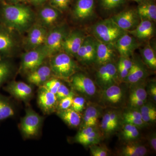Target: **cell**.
Returning <instances> with one entry per match:
<instances>
[{"mask_svg": "<svg viewBox=\"0 0 156 156\" xmlns=\"http://www.w3.org/2000/svg\"><path fill=\"white\" fill-rule=\"evenodd\" d=\"M8 3L9 4H20L21 3L30 2L29 0H7Z\"/></svg>", "mask_w": 156, "mask_h": 156, "instance_id": "cell-51", "label": "cell"}, {"mask_svg": "<svg viewBox=\"0 0 156 156\" xmlns=\"http://www.w3.org/2000/svg\"><path fill=\"white\" fill-rule=\"evenodd\" d=\"M128 32L140 40L150 38L154 33L153 23L147 20H140V22L136 28Z\"/></svg>", "mask_w": 156, "mask_h": 156, "instance_id": "cell-23", "label": "cell"}, {"mask_svg": "<svg viewBox=\"0 0 156 156\" xmlns=\"http://www.w3.org/2000/svg\"><path fill=\"white\" fill-rule=\"evenodd\" d=\"M147 151L145 146L140 143L131 141L122 148L120 154L123 156H144Z\"/></svg>", "mask_w": 156, "mask_h": 156, "instance_id": "cell-27", "label": "cell"}, {"mask_svg": "<svg viewBox=\"0 0 156 156\" xmlns=\"http://www.w3.org/2000/svg\"><path fill=\"white\" fill-rule=\"evenodd\" d=\"M29 1L30 2L32 3L34 5H39L46 2L48 0H29Z\"/></svg>", "mask_w": 156, "mask_h": 156, "instance_id": "cell-52", "label": "cell"}, {"mask_svg": "<svg viewBox=\"0 0 156 156\" xmlns=\"http://www.w3.org/2000/svg\"><path fill=\"white\" fill-rule=\"evenodd\" d=\"M142 56L143 61L148 67L153 70L156 69V56L153 48L147 44L142 49Z\"/></svg>", "mask_w": 156, "mask_h": 156, "instance_id": "cell-30", "label": "cell"}, {"mask_svg": "<svg viewBox=\"0 0 156 156\" xmlns=\"http://www.w3.org/2000/svg\"><path fill=\"white\" fill-rule=\"evenodd\" d=\"M123 97L122 89L117 84H115L103 89L102 100L108 105L116 106L122 102Z\"/></svg>", "mask_w": 156, "mask_h": 156, "instance_id": "cell-21", "label": "cell"}, {"mask_svg": "<svg viewBox=\"0 0 156 156\" xmlns=\"http://www.w3.org/2000/svg\"><path fill=\"white\" fill-rule=\"evenodd\" d=\"M123 120L125 124H129L133 125L136 127H141L144 126L146 123L141 119H134V118H124Z\"/></svg>", "mask_w": 156, "mask_h": 156, "instance_id": "cell-43", "label": "cell"}, {"mask_svg": "<svg viewBox=\"0 0 156 156\" xmlns=\"http://www.w3.org/2000/svg\"><path fill=\"white\" fill-rule=\"evenodd\" d=\"M147 92L144 87L136 86L131 90L129 96V101L135 100H141L146 101Z\"/></svg>", "mask_w": 156, "mask_h": 156, "instance_id": "cell-33", "label": "cell"}, {"mask_svg": "<svg viewBox=\"0 0 156 156\" xmlns=\"http://www.w3.org/2000/svg\"><path fill=\"white\" fill-rule=\"evenodd\" d=\"M86 37L81 30H73L69 33L62 43V49L70 56L76 57Z\"/></svg>", "mask_w": 156, "mask_h": 156, "instance_id": "cell-14", "label": "cell"}, {"mask_svg": "<svg viewBox=\"0 0 156 156\" xmlns=\"http://www.w3.org/2000/svg\"><path fill=\"white\" fill-rule=\"evenodd\" d=\"M94 8V0H77L73 11V16L77 20H85L92 16Z\"/></svg>", "mask_w": 156, "mask_h": 156, "instance_id": "cell-19", "label": "cell"}, {"mask_svg": "<svg viewBox=\"0 0 156 156\" xmlns=\"http://www.w3.org/2000/svg\"><path fill=\"white\" fill-rule=\"evenodd\" d=\"M60 12L52 6H45L38 14L39 23L47 29L53 27L59 19Z\"/></svg>", "mask_w": 156, "mask_h": 156, "instance_id": "cell-18", "label": "cell"}, {"mask_svg": "<svg viewBox=\"0 0 156 156\" xmlns=\"http://www.w3.org/2000/svg\"><path fill=\"white\" fill-rule=\"evenodd\" d=\"M137 127L129 124H125L122 129V138L126 141H133L136 139L139 135Z\"/></svg>", "mask_w": 156, "mask_h": 156, "instance_id": "cell-31", "label": "cell"}, {"mask_svg": "<svg viewBox=\"0 0 156 156\" xmlns=\"http://www.w3.org/2000/svg\"><path fill=\"white\" fill-rule=\"evenodd\" d=\"M96 78L98 85L103 90L118 84L119 78L117 66L113 62L101 66L96 73Z\"/></svg>", "mask_w": 156, "mask_h": 156, "instance_id": "cell-9", "label": "cell"}, {"mask_svg": "<svg viewBox=\"0 0 156 156\" xmlns=\"http://www.w3.org/2000/svg\"><path fill=\"white\" fill-rule=\"evenodd\" d=\"M149 142L151 147L154 151H156V136L155 133H153L149 136Z\"/></svg>", "mask_w": 156, "mask_h": 156, "instance_id": "cell-49", "label": "cell"}, {"mask_svg": "<svg viewBox=\"0 0 156 156\" xmlns=\"http://www.w3.org/2000/svg\"><path fill=\"white\" fill-rule=\"evenodd\" d=\"M50 57L49 65L56 77L69 80L77 72L79 67L76 62L72 56L64 52H59Z\"/></svg>", "mask_w": 156, "mask_h": 156, "instance_id": "cell-2", "label": "cell"}, {"mask_svg": "<svg viewBox=\"0 0 156 156\" xmlns=\"http://www.w3.org/2000/svg\"><path fill=\"white\" fill-rule=\"evenodd\" d=\"M149 92L154 101H156V86L155 83L151 84L149 87Z\"/></svg>", "mask_w": 156, "mask_h": 156, "instance_id": "cell-50", "label": "cell"}, {"mask_svg": "<svg viewBox=\"0 0 156 156\" xmlns=\"http://www.w3.org/2000/svg\"><path fill=\"white\" fill-rule=\"evenodd\" d=\"M71 91L64 84L62 83L57 90L56 95L58 101L63 98L66 97L69 95Z\"/></svg>", "mask_w": 156, "mask_h": 156, "instance_id": "cell-41", "label": "cell"}, {"mask_svg": "<svg viewBox=\"0 0 156 156\" xmlns=\"http://www.w3.org/2000/svg\"><path fill=\"white\" fill-rule=\"evenodd\" d=\"M57 115L66 124L72 128H77L80 125L82 118L80 112L74 110L71 108L58 110Z\"/></svg>", "mask_w": 156, "mask_h": 156, "instance_id": "cell-24", "label": "cell"}, {"mask_svg": "<svg viewBox=\"0 0 156 156\" xmlns=\"http://www.w3.org/2000/svg\"><path fill=\"white\" fill-rule=\"evenodd\" d=\"M73 89L88 96H92L96 92V87L92 79L81 73H76L69 80Z\"/></svg>", "mask_w": 156, "mask_h": 156, "instance_id": "cell-11", "label": "cell"}, {"mask_svg": "<svg viewBox=\"0 0 156 156\" xmlns=\"http://www.w3.org/2000/svg\"><path fill=\"white\" fill-rule=\"evenodd\" d=\"M96 46L97 42L95 38L86 37L76 57L85 64L89 65L94 63L96 58Z\"/></svg>", "mask_w": 156, "mask_h": 156, "instance_id": "cell-13", "label": "cell"}, {"mask_svg": "<svg viewBox=\"0 0 156 156\" xmlns=\"http://www.w3.org/2000/svg\"><path fill=\"white\" fill-rule=\"evenodd\" d=\"M100 113L99 107L93 105L87 107L81 123V129L89 126H96Z\"/></svg>", "mask_w": 156, "mask_h": 156, "instance_id": "cell-26", "label": "cell"}, {"mask_svg": "<svg viewBox=\"0 0 156 156\" xmlns=\"http://www.w3.org/2000/svg\"><path fill=\"white\" fill-rule=\"evenodd\" d=\"M146 101L141 100H135L129 101L130 105L133 108H140L142 106Z\"/></svg>", "mask_w": 156, "mask_h": 156, "instance_id": "cell-48", "label": "cell"}, {"mask_svg": "<svg viewBox=\"0 0 156 156\" xmlns=\"http://www.w3.org/2000/svg\"><path fill=\"white\" fill-rule=\"evenodd\" d=\"M141 114H156L155 107L153 105L145 102L142 106L140 108Z\"/></svg>", "mask_w": 156, "mask_h": 156, "instance_id": "cell-42", "label": "cell"}, {"mask_svg": "<svg viewBox=\"0 0 156 156\" xmlns=\"http://www.w3.org/2000/svg\"><path fill=\"white\" fill-rule=\"evenodd\" d=\"M132 66L129 70L125 81L131 84H138L147 76V71L143 63L138 58L132 60Z\"/></svg>", "mask_w": 156, "mask_h": 156, "instance_id": "cell-22", "label": "cell"}, {"mask_svg": "<svg viewBox=\"0 0 156 156\" xmlns=\"http://www.w3.org/2000/svg\"><path fill=\"white\" fill-rule=\"evenodd\" d=\"M86 103V100L84 98L82 97H74L71 108L74 110L78 112L83 111Z\"/></svg>", "mask_w": 156, "mask_h": 156, "instance_id": "cell-40", "label": "cell"}, {"mask_svg": "<svg viewBox=\"0 0 156 156\" xmlns=\"http://www.w3.org/2000/svg\"><path fill=\"white\" fill-rule=\"evenodd\" d=\"M100 133L98 130L93 131L89 134L75 139L76 142L84 146L92 145L97 144L100 141Z\"/></svg>", "mask_w": 156, "mask_h": 156, "instance_id": "cell-32", "label": "cell"}, {"mask_svg": "<svg viewBox=\"0 0 156 156\" xmlns=\"http://www.w3.org/2000/svg\"><path fill=\"white\" fill-rule=\"evenodd\" d=\"M101 128L105 134L112 133L117 129V127L114 126L111 122L108 112L103 115L101 123Z\"/></svg>", "mask_w": 156, "mask_h": 156, "instance_id": "cell-34", "label": "cell"}, {"mask_svg": "<svg viewBox=\"0 0 156 156\" xmlns=\"http://www.w3.org/2000/svg\"><path fill=\"white\" fill-rule=\"evenodd\" d=\"M141 119L145 123L153 122L156 120V114H141Z\"/></svg>", "mask_w": 156, "mask_h": 156, "instance_id": "cell-47", "label": "cell"}, {"mask_svg": "<svg viewBox=\"0 0 156 156\" xmlns=\"http://www.w3.org/2000/svg\"><path fill=\"white\" fill-rule=\"evenodd\" d=\"M68 33L67 27L63 24L53 27L48 31L43 45L49 57L62 50V43Z\"/></svg>", "mask_w": 156, "mask_h": 156, "instance_id": "cell-7", "label": "cell"}, {"mask_svg": "<svg viewBox=\"0 0 156 156\" xmlns=\"http://www.w3.org/2000/svg\"><path fill=\"white\" fill-rule=\"evenodd\" d=\"M74 97V93L73 91H71L69 95L63 98L58 101L57 105L58 110H62L71 108L72 104L73 99Z\"/></svg>", "mask_w": 156, "mask_h": 156, "instance_id": "cell-37", "label": "cell"}, {"mask_svg": "<svg viewBox=\"0 0 156 156\" xmlns=\"http://www.w3.org/2000/svg\"><path fill=\"white\" fill-rule=\"evenodd\" d=\"M92 144L89 146L90 152L92 156H107L109 155L108 151L102 146Z\"/></svg>", "mask_w": 156, "mask_h": 156, "instance_id": "cell-38", "label": "cell"}, {"mask_svg": "<svg viewBox=\"0 0 156 156\" xmlns=\"http://www.w3.org/2000/svg\"><path fill=\"white\" fill-rule=\"evenodd\" d=\"M140 20H147L152 22L156 20V4L151 0L138 5L136 9Z\"/></svg>", "mask_w": 156, "mask_h": 156, "instance_id": "cell-25", "label": "cell"}, {"mask_svg": "<svg viewBox=\"0 0 156 156\" xmlns=\"http://www.w3.org/2000/svg\"><path fill=\"white\" fill-rule=\"evenodd\" d=\"M48 57L43 45L34 50L26 51L21 57L20 71L27 75L42 65Z\"/></svg>", "mask_w": 156, "mask_h": 156, "instance_id": "cell-5", "label": "cell"}, {"mask_svg": "<svg viewBox=\"0 0 156 156\" xmlns=\"http://www.w3.org/2000/svg\"><path fill=\"white\" fill-rule=\"evenodd\" d=\"M5 0H0V2H4Z\"/></svg>", "mask_w": 156, "mask_h": 156, "instance_id": "cell-54", "label": "cell"}, {"mask_svg": "<svg viewBox=\"0 0 156 156\" xmlns=\"http://www.w3.org/2000/svg\"><path fill=\"white\" fill-rule=\"evenodd\" d=\"M70 2L71 0H50V6L59 11L67 10Z\"/></svg>", "mask_w": 156, "mask_h": 156, "instance_id": "cell-39", "label": "cell"}, {"mask_svg": "<svg viewBox=\"0 0 156 156\" xmlns=\"http://www.w3.org/2000/svg\"><path fill=\"white\" fill-rule=\"evenodd\" d=\"M96 58L95 63L99 66L112 62L116 56V51L113 44L103 43L96 40Z\"/></svg>", "mask_w": 156, "mask_h": 156, "instance_id": "cell-17", "label": "cell"}, {"mask_svg": "<svg viewBox=\"0 0 156 156\" xmlns=\"http://www.w3.org/2000/svg\"><path fill=\"white\" fill-rule=\"evenodd\" d=\"M43 121L41 116L32 109H27L25 115L21 119L19 126L23 137L26 139L37 137L40 133Z\"/></svg>", "mask_w": 156, "mask_h": 156, "instance_id": "cell-6", "label": "cell"}, {"mask_svg": "<svg viewBox=\"0 0 156 156\" xmlns=\"http://www.w3.org/2000/svg\"><path fill=\"white\" fill-rule=\"evenodd\" d=\"M19 33L0 23V59L10 58L19 50Z\"/></svg>", "mask_w": 156, "mask_h": 156, "instance_id": "cell-4", "label": "cell"}, {"mask_svg": "<svg viewBox=\"0 0 156 156\" xmlns=\"http://www.w3.org/2000/svg\"><path fill=\"white\" fill-rule=\"evenodd\" d=\"M35 20V14L27 6L7 3L0 6V23L20 34L27 31Z\"/></svg>", "mask_w": 156, "mask_h": 156, "instance_id": "cell-1", "label": "cell"}, {"mask_svg": "<svg viewBox=\"0 0 156 156\" xmlns=\"http://www.w3.org/2000/svg\"><path fill=\"white\" fill-rule=\"evenodd\" d=\"M37 103L41 110L46 114H50L57 109L58 101L55 94L42 87H39Z\"/></svg>", "mask_w": 156, "mask_h": 156, "instance_id": "cell-15", "label": "cell"}, {"mask_svg": "<svg viewBox=\"0 0 156 156\" xmlns=\"http://www.w3.org/2000/svg\"><path fill=\"white\" fill-rule=\"evenodd\" d=\"M124 118H134L141 119V114L140 111L132 110L126 112L123 116Z\"/></svg>", "mask_w": 156, "mask_h": 156, "instance_id": "cell-46", "label": "cell"}, {"mask_svg": "<svg viewBox=\"0 0 156 156\" xmlns=\"http://www.w3.org/2000/svg\"><path fill=\"white\" fill-rule=\"evenodd\" d=\"M111 18L120 28L127 32L136 28L140 21L136 10L133 9H126Z\"/></svg>", "mask_w": 156, "mask_h": 156, "instance_id": "cell-10", "label": "cell"}, {"mask_svg": "<svg viewBox=\"0 0 156 156\" xmlns=\"http://www.w3.org/2000/svg\"><path fill=\"white\" fill-rule=\"evenodd\" d=\"M13 69L9 58L0 59V88L11 77Z\"/></svg>", "mask_w": 156, "mask_h": 156, "instance_id": "cell-29", "label": "cell"}, {"mask_svg": "<svg viewBox=\"0 0 156 156\" xmlns=\"http://www.w3.org/2000/svg\"><path fill=\"white\" fill-rule=\"evenodd\" d=\"M126 0H100L101 5L106 10H112L122 5Z\"/></svg>", "mask_w": 156, "mask_h": 156, "instance_id": "cell-36", "label": "cell"}, {"mask_svg": "<svg viewBox=\"0 0 156 156\" xmlns=\"http://www.w3.org/2000/svg\"><path fill=\"white\" fill-rule=\"evenodd\" d=\"M15 109L14 104L7 97L0 94V122L14 116Z\"/></svg>", "mask_w": 156, "mask_h": 156, "instance_id": "cell-28", "label": "cell"}, {"mask_svg": "<svg viewBox=\"0 0 156 156\" xmlns=\"http://www.w3.org/2000/svg\"><path fill=\"white\" fill-rule=\"evenodd\" d=\"M126 32L120 28L111 18L98 21L92 27V33L95 38L108 44H114Z\"/></svg>", "mask_w": 156, "mask_h": 156, "instance_id": "cell-3", "label": "cell"}, {"mask_svg": "<svg viewBox=\"0 0 156 156\" xmlns=\"http://www.w3.org/2000/svg\"><path fill=\"white\" fill-rule=\"evenodd\" d=\"M114 46L121 56L130 57L139 44L136 38L127 32L117 40Z\"/></svg>", "mask_w": 156, "mask_h": 156, "instance_id": "cell-16", "label": "cell"}, {"mask_svg": "<svg viewBox=\"0 0 156 156\" xmlns=\"http://www.w3.org/2000/svg\"><path fill=\"white\" fill-rule=\"evenodd\" d=\"M48 29L40 23H34L27 30L23 43L26 51L34 50L44 45L48 33Z\"/></svg>", "mask_w": 156, "mask_h": 156, "instance_id": "cell-8", "label": "cell"}, {"mask_svg": "<svg viewBox=\"0 0 156 156\" xmlns=\"http://www.w3.org/2000/svg\"><path fill=\"white\" fill-rule=\"evenodd\" d=\"M4 89L14 98L24 102L29 101L33 95V89L30 85L19 81H11Z\"/></svg>", "mask_w": 156, "mask_h": 156, "instance_id": "cell-12", "label": "cell"}, {"mask_svg": "<svg viewBox=\"0 0 156 156\" xmlns=\"http://www.w3.org/2000/svg\"><path fill=\"white\" fill-rule=\"evenodd\" d=\"M118 63L129 71L132 66L133 61L130 57L121 56Z\"/></svg>", "mask_w": 156, "mask_h": 156, "instance_id": "cell-44", "label": "cell"}, {"mask_svg": "<svg viewBox=\"0 0 156 156\" xmlns=\"http://www.w3.org/2000/svg\"><path fill=\"white\" fill-rule=\"evenodd\" d=\"M130 1H134V2H136L137 3L138 5H139V4H141V3L146 2L147 0H130Z\"/></svg>", "mask_w": 156, "mask_h": 156, "instance_id": "cell-53", "label": "cell"}, {"mask_svg": "<svg viewBox=\"0 0 156 156\" xmlns=\"http://www.w3.org/2000/svg\"><path fill=\"white\" fill-rule=\"evenodd\" d=\"M52 74L50 65L43 64L27 74V78L29 83L40 87L52 78Z\"/></svg>", "mask_w": 156, "mask_h": 156, "instance_id": "cell-20", "label": "cell"}, {"mask_svg": "<svg viewBox=\"0 0 156 156\" xmlns=\"http://www.w3.org/2000/svg\"><path fill=\"white\" fill-rule=\"evenodd\" d=\"M117 69L119 79L125 81L128 76L129 70L119 63L117 65Z\"/></svg>", "mask_w": 156, "mask_h": 156, "instance_id": "cell-45", "label": "cell"}, {"mask_svg": "<svg viewBox=\"0 0 156 156\" xmlns=\"http://www.w3.org/2000/svg\"><path fill=\"white\" fill-rule=\"evenodd\" d=\"M62 83L58 78H51L40 87H43L56 95L58 88Z\"/></svg>", "mask_w": 156, "mask_h": 156, "instance_id": "cell-35", "label": "cell"}]
</instances>
